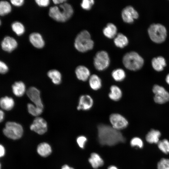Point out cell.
I'll return each instance as SVG.
<instances>
[{
	"label": "cell",
	"instance_id": "6da1fadb",
	"mask_svg": "<svg viewBox=\"0 0 169 169\" xmlns=\"http://www.w3.org/2000/svg\"><path fill=\"white\" fill-rule=\"evenodd\" d=\"M98 132L99 142L102 145L114 146L119 143L124 142L125 140L120 131L108 125H99Z\"/></svg>",
	"mask_w": 169,
	"mask_h": 169
},
{
	"label": "cell",
	"instance_id": "7a4b0ae2",
	"mask_svg": "<svg viewBox=\"0 0 169 169\" xmlns=\"http://www.w3.org/2000/svg\"><path fill=\"white\" fill-rule=\"evenodd\" d=\"M73 13V9L71 5L66 2L60 4L59 7L56 6L50 7L49 15L58 22H64L69 20Z\"/></svg>",
	"mask_w": 169,
	"mask_h": 169
},
{
	"label": "cell",
	"instance_id": "3957f363",
	"mask_svg": "<svg viewBox=\"0 0 169 169\" xmlns=\"http://www.w3.org/2000/svg\"><path fill=\"white\" fill-rule=\"evenodd\" d=\"M94 42L91 38L90 33L86 30L80 32L76 36L74 41V46L79 51L85 52L92 49Z\"/></svg>",
	"mask_w": 169,
	"mask_h": 169
},
{
	"label": "cell",
	"instance_id": "277c9868",
	"mask_svg": "<svg viewBox=\"0 0 169 169\" xmlns=\"http://www.w3.org/2000/svg\"><path fill=\"white\" fill-rule=\"evenodd\" d=\"M122 61L125 67L132 71L140 69L142 67L144 62L143 59L134 51L126 54L123 57Z\"/></svg>",
	"mask_w": 169,
	"mask_h": 169
},
{
	"label": "cell",
	"instance_id": "5b68a950",
	"mask_svg": "<svg viewBox=\"0 0 169 169\" xmlns=\"http://www.w3.org/2000/svg\"><path fill=\"white\" fill-rule=\"evenodd\" d=\"M148 31L150 38L155 43H161L166 38V29L164 26L160 24L151 25L148 29Z\"/></svg>",
	"mask_w": 169,
	"mask_h": 169
},
{
	"label": "cell",
	"instance_id": "8992f818",
	"mask_svg": "<svg viewBox=\"0 0 169 169\" xmlns=\"http://www.w3.org/2000/svg\"><path fill=\"white\" fill-rule=\"evenodd\" d=\"M3 131L4 135L8 138L16 140L21 137L23 130L22 126L19 124L9 121L6 124Z\"/></svg>",
	"mask_w": 169,
	"mask_h": 169
},
{
	"label": "cell",
	"instance_id": "52a82bcc",
	"mask_svg": "<svg viewBox=\"0 0 169 169\" xmlns=\"http://www.w3.org/2000/svg\"><path fill=\"white\" fill-rule=\"evenodd\" d=\"M110 59L108 53L105 51L98 52L94 59V64L95 69L101 71L107 69L110 64Z\"/></svg>",
	"mask_w": 169,
	"mask_h": 169
},
{
	"label": "cell",
	"instance_id": "ba28073f",
	"mask_svg": "<svg viewBox=\"0 0 169 169\" xmlns=\"http://www.w3.org/2000/svg\"><path fill=\"white\" fill-rule=\"evenodd\" d=\"M152 90L155 94L154 100L156 103L163 104L169 100V93L163 87L155 85Z\"/></svg>",
	"mask_w": 169,
	"mask_h": 169
},
{
	"label": "cell",
	"instance_id": "9c48e42d",
	"mask_svg": "<svg viewBox=\"0 0 169 169\" xmlns=\"http://www.w3.org/2000/svg\"><path fill=\"white\" fill-rule=\"evenodd\" d=\"M110 121L112 126L120 131L126 128L128 125L127 120L123 116L118 113H113L110 115Z\"/></svg>",
	"mask_w": 169,
	"mask_h": 169
},
{
	"label": "cell",
	"instance_id": "30bf717a",
	"mask_svg": "<svg viewBox=\"0 0 169 169\" xmlns=\"http://www.w3.org/2000/svg\"><path fill=\"white\" fill-rule=\"evenodd\" d=\"M30 129L39 134H43L47 130V122L43 118L37 117L30 125Z\"/></svg>",
	"mask_w": 169,
	"mask_h": 169
},
{
	"label": "cell",
	"instance_id": "8fae6325",
	"mask_svg": "<svg viewBox=\"0 0 169 169\" xmlns=\"http://www.w3.org/2000/svg\"><path fill=\"white\" fill-rule=\"evenodd\" d=\"M137 12L130 6L125 8L122 10L121 17L125 23H132L135 19L138 17Z\"/></svg>",
	"mask_w": 169,
	"mask_h": 169
},
{
	"label": "cell",
	"instance_id": "7c38bea8",
	"mask_svg": "<svg viewBox=\"0 0 169 169\" xmlns=\"http://www.w3.org/2000/svg\"><path fill=\"white\" fill-rule=\"evenodd\" d=\"M28 98L37 107L43 110L44 106L40 97L39 90L34 87L29 88L27 91Z\"/></svg>",
	"mask_w": 169,
	"mask_h": 169
},
{
	"label": "cell",
	"instance_id": "4fadbf2b",
	"mask_svg": "<svg viewBox=\"0 0 169 169\" xmlns=\"http://www.w3.org/2000/svg\"><path fill=\"white\" fill-rule=\"evenodd\" d=\"M93 103V99L90 96L82 95L79 98L77 108L78 110H88L92 107Z\"/></svg>",
	"mask_w": 169,
	"mask_h": 169
},
{
	"label": "cell",
	"instance_id": "5bb4252c",
	"mask_svg": "<svg viewBox=\"0 0 169 169\" xmlns=\"http://www.w3.org/2000/svg\"><path fill=\"white\" fill-rule=\"evenodd\" d=\"M18 45L17 42L13 38L10 37H5L1 43L2 49L4 51L11 52L14 50Z\"/></svg>",
	"mask_w": 169,
	"mask_h": 169
},
{
	"label": "cell",
	"instance_id": "9a60e30c",
	"mask_svg": "<svg viewBox=\"0 0 169 169\" xmlns=\"http://www.w3.org/2000/svg\"><path fill=\"white\" fill-rule=\"evenodd\" d=\"M75 73L77 78L80 80L85 81L90 77V72L89 69L83 65H79L75 69Z\"/></svg>",
	"mask_w": 169,
	"mask_h": 169
},
{
	"label": "cell",
	"instance_id": "2e32d148",
	"mask_svg": "<svg viewBox=\"0 0 169 169\" xmlns=\"http://www.w3.org/2000/svg\"><path fill=\"white\" fill-rule=\"evenodd\" d=\"M29 40L32 44L37 48H42L44 45V40L41 35L38 33H31L29 36Z\"/></svg>",
	"mask_w": 169,
	"mask_h": 169
},
{
	"label": "cell",
	"instance_id": "e0dca14e",
	"mask_svg": "<svg viewBox=\"0 0 169 169\" xmlns=\"http://www.w3.org/2000/svg\"><path fill=\"white\" fill-rule=\"evenodd\" d=\"M161 136L159 131L152 129L146 135L145 138L146 141L150 144H157Z\"/></svg>",
	"mask_w": 169,
	"mask_h": 169
},
{
	"label": "cell",
	"instance_id": "ac0fdd59",
	"mask_svg": "<svg viewBox=\"0 0 169 169\" xmlns=\"http://www.w3.org/2000/svg\"><path fill=\"white\" fill-rule=\"evenodd\" d=\"M117 28L116 26L111 23H108L103 29L104 35L109 38H112L116 36L117 34Z\"/></svg>",
	"mask_w": 169,
	"mask_h": 169
},
{
	"label": "cell",
	"instance_id": "d6986e66",
	"mask_svg": "<svg viewBox=\"0 0 169 169\" xmlns=\"http://www.w3.org/2000/svg\"><path fill=\"white\" fill-rule=\"evenodd\" d=\"M110 92L108 96L111 100L114 101H118L121 99L122 92L119 87L116 85H112L110 87Z\"/></svg>",
	"mask_w": 169,
	"mask_h": 169
},
{
	"label": "cell",
	"instance_id": "ffe728a7",
	"mask_svg": "<svg viewBox=\"0 0 169 169\" xmlns=\"http://www.w3.org/2000/svg\"><path fill=\"white\" fill-rule=\"evenodd\" d=\"M151 64L154 69L157 71L162 70L166 65L165 59L163 57L161 56L153 58L152 60Z\"/></svg>",
	"mask_w": 169,
	"mask_h": 169
},
{
	"label": "cell",
	"instance_id": "44dd1931",
	"mask_svg": "<svg viewBox=\"0 0 169 169\" xmlns=\"http://www.w3.org/2000/svg\"><path fill=\"white\" fill-rule=\"evenodd\" d=\"M89 82L90 87L95 90L100 89L102 86L101 80L98 75L93 74L90 76L89 79Z\"/></svg>",
	"mask_w": 169,
	"mask_h": 169
},
{
	"label": "cell",
	"instance_id": "7402d4cb",
	"mask_svg": "<svg viewBox=\"0 0 169 169\" xmlns=\"http://www.w3.org/2000/svg\"><path fill=\"white\" fill-rule=\"evenodd\" d=\"M89 161L92 167L95 169H97L102 166L104 164L103 159L98 154L95 153L91 154Z\"/></svg>",
	"mask_w": 169,
	"mask_h": 169
},
{
	"label": "cell",
	"instance_id": "603a6c76",
	"mask_svg": "<svg viewBox=\"0 0 169 169\" xmlns=\"http://www.w3.org/2000/svg\"><path fill=\"white\" fill-rule=\"evenodd\" d=\"M37 151L38 154L43 157H47L51 153L52 150L50 146L45 142L42 143L38 146Z\"/></svg>",
	"mask_w": 169,
	"mask_h": 169
},
{
	"label": "cell",
	"instance_id": "cb8c5ba5",
	"mask_svg": "<svg viewBox=\"0 0 169 169\" xmlns=\"http://www.w3.org/2000/svg\"><path fill=\"white\" fill-rule=\"evenodd\" d=\"M13 91L16 96L20 97L23 95L25 91V86L21 81L15 82L12 86Z\"/></svg>",
	"mask_w": 169,
	"mask_h": 169
},
{
	"label": "cell",
	"instance_id": "d4e9b609",
	"mask_svg": "<svg viewBox=\"0 0 169 169\" xmlns=\"http://www.w3.org/2000/svg\"><path fill=\"white\" fill-rule=\"evenodd\" d=\"M114 42L117 47L123 48L128 44V40L125 36L120 33H118L114 38Z\"/></svg>",
	"mask_w": 169,
	"mask_h": 169
},
{
	"label": "cell",
	"instance_id": "484cf974",
	"mask_svg": "<svg viewBox=\"0 0 169 169\" xmlns=\"http://www.w3.org/2000/svg\"><path fill=\"white\" fill-rule=\"evenodd\" d=\"M0 104L2 109L6 110H10L13 107L14 102L11 97L5 96L1 99Z\"/></svg>",
	"mask_w": 169,
	"mask_h": 169
},
{
	"label": "cell",
	"instance_id": "4316f807",
	"mask_svg": "<svg viewBox=\"0 0 169 169\" xmlns=\"http://www.w3.org/2000/svg\"><path fill=\"white\" fill-rule=\"evenodd\" d=\"M47 74L54 84H59L61 80V75L58 70L56 69H52L48 71Z\"/></svg>",
	"mask_w": 169,
	"mask_h": 169
},
{
	"label": "cell",
	"instance_id": "83f0119b",
	"mask_svg": "<svg viewBox=\"0 0 169 169\" xmlns=\"http://www.w3.org/2000/svg\"><path fill=\"white\" fill-rule=\"evenodd\" d=\"M111 76L113 79L117 82L123 81L125 78L126 74L125 71L122 69L118 68L114 70Z\"/></svg>",
	"mask_w": 169,
	"mask_h": 169
},
{
	"label": "cell",
	"instance_id": "f1b7e54d",
	"mask_svg": "<svg viewBox=\"0 0 169 169\" xmlns=\"http://www.w3.org/2000/svg\"><path fill=\"white\" fill-rule=\"evenodd\" d=\"M11 11L10 4L6 1H1L0 2V15L3 16L9 13Z\"/></svg>",
	"mask_w": 169,
	"mask_h": 169
},
{
	"label": "cell",
	"instance_id": "f546056e",
	"mask_svg": "<svg viewBox=\"0 0 169 169\" xmlns=\"http://www.w3.org/2000/svg\"><path fill=\"white\" fill-rule=\"evenodd\" d=\"M11 28L13 31L18 36L22 35L25 31V28L23 25L18 22L13 23L11 25Z\"/></svg>",
	"mask_w": 169,
	"mask_h": 169
},
{
	"label": "cell",
	"instance_id": "4dcf8cb0",
	"mask_svg": "<svg viewBox=\"0 0 169 169\" xmlns=\"http://www.w3.org/2000/svg\"><path fill=\"white\" fill-rule=\"evenodd\" d=\"M159 149L165 154L169 153V141L166 139L160 141L157 143Z\"/></svg>",
	"mask_w": 169,
	"mask_h": 169
},
{
	"label": "cell",
	"instance_id": "1f68e13d",
	"mask_svg": "<svg viewBox=\"0 0 169 169\" xmlns=\"http://www.w3.org/2000/svg\"><path fill=\"white\" fill-rule=\"evenodd\" d=\"M27 107L29 113L34 116H38L40 115L43 112V109L31 103L28 104Z\"/></svg>",
	"mask_w": 169,
	"mask_h": 169
},
{
	"label": "cell",
	"instance_id": "d6a6232c",
	"mask_svg": "<svg viewBox=\"0 0 169 169\" xmlns=\"http://www.w3.org/2000/svg\"><path fill=\"white\" fill-rule=\"evenodd\" d=\"M130 145L132 147L141 149L143 147L144 143L140 138L136 137L131 139L130 141Z\"/></svg>",
	"mask_w": 169,
	"mask_h": 169
},
{
	"label": "cell",
	"instance_id": "836d02e7",
	"mask_svg": "<svg viewBox=\"0 0 169 169\" xmlns=\"http://www.w3.org/2000/svg\"><path fill=\"white\" fill-rule=\"evenodd\" d=\"M157 169H169V159L162 158L158 162Z\"/></svg>",
	"mask_w": 169,
	"mask_h": 169
},
{
	"label": "cell",
	"instance_id": "e575fe53",
	"mask_svg": "<svg viewBox=\"0 0 169 169\" xmlns=\"http://www.w3.org/2000/svg\"><path fill=\"white\" fill-rule=\"evenodd\" d=\"M94 3L93 0H83L81 3V6L84 9L88 10L92 8Z\"/></svg>",
	"mask_w": 169,
	"mask_h": 169
},
{
	"label": "cell",
	"instance_id": "d590c367",
	"mask_svg": "<svg viewBox=\"0 0 169 169\" xmlns=\"http://www.w3.org/2000/svg\"><path fill=\"white\" fill-rule=\"evenodd\" d=\"M76 141L79 147L83 148L87 141V138L85 136H81L77 137Z\"/></svg>",
	"mask_w": 169,
	"mask_h": 169
},
{
	"label": "cell",
	"instance_id": "8d00e7d4",
	"mask_svg": "<svg viewBox=\"0 0 169 169\" xmlns=\"http://www.w3.org/2000/svg\"><path fill=\"white\" fill-rule=\"evenodd\" d=\"M8 71V67L3 62H0V72L2 74H5Z\"/></svg>",
	"mask_w": 169,
	"mask_h": 169
},
{
	"label": "cell",
	"instance_id": "74e56055",
	"mask_svg": "<svg viewBox=\"0 0 169 169\" xmlns=\"http://www.w3.org/2000/svg\"><path fill=\"white\" fill-rule=\"evenodd\" d=\"M35 1L38 5L41 7H47L50 3L49 0H36Z\"/></svg>",
	"mask_w": 169,
	"mask_h": 169
},
{
	"label": "cell",
	"instance_id": "f35d334b",
	"mask_svg": "<svg viewBox=\"0 0 169 169\" xmlns=\"http://www.w3.org/2000/svg\"><path fill=\"white\" fill-rule=\"evenodd\" d=\"M10 2L13 5L19 7L23 5L24 1L23 0H11Z\"/></svg>",
	"mask_w": 169,
	"mask_h": 169
},
{
	"label": "cell",
	"instance_id": "ab89813d",
	"mask_svg": "<svg viewBox=\"0 0 169 169\" xmlns=\"http://www.w3.org/2000/svg\"><path fill=\"white\" fill-rule=\"evenodd\" d=\"M0 156L1 157L3 156L5 154V149L3 146L1 145L0 146Z\"/></svg>",
	"mask_w": 169,
	"mask_h": 169
},
{
	"label": "cell",
	"instance_id": "60d3db41",
	"mask_svg": "<svg viewBox=\"0 0 169 169\" xmlns=\"http://www.w3.org/2000/svg\"><path fill=\"white\" fill-rule=\"evenodd\" d=\"M53 2L54 4H61L67 1L66 0H53Z\"/></svg>",
	"mask_w": 169,
	"mask_h": 169
},
{
	"label": "cell",
	"instance_id": "b9f144b4",
	"mask_svg": "<svg viewBox=\"0 0 169 169\" xmlns=\"http://www.w3.org/2000/svg\"><path fill=\"white\" fill-rule=\"evenodd\" d=\"M4 118V113L3 111L1 110L0 111V121L2 122Z\"/></svg>",
	"mask_w": 169,
	"mask_h": 169
},
{
	"label": "cell",
	"instance_id": "7bdbcfd3",
	"mask_svg": "<svg viewBox=\"0 0 169 169\" xmlns=\"http://www.w3.org/2000/svg\"><path fill=\"white\" fill-rule=\"evenodd\" d=\"M61 169H74L73 168L70 167L67 165H65L62 166Z\"/></svg>",
	"mask_w": 169,
	"mask_h": 169
},
{
	"label": "cell",
	"instance_id": "ee69618b",
	"mask_svg": "<svg viewBox=\"0 0 169 169\" xmlns=\"http://www.w3.org/2000/svg\"><path fill=\"white\" fill-rule=\"evenodd\" d=\"M108 169H118L117 167L114 166H111L108 167Z\"/></svg>",
	"mask_w": 169,
	"mask_h": 169
},
{
	"label": "cell",
	"instance_id": "f6af8a7d",
	"mask_svg": "<svg viewBox=\"0 0 169 169\" xmlns=\"http://www.w3.org/2000/svg\"><path fill=\"white\" fill-rule=\"evenodd\" d=\"M166 80L167 83L169 84V74L167 75Z\"/></svg>",
	"mask_w": 169,
	"mask_h": 169
}]
</instances>
